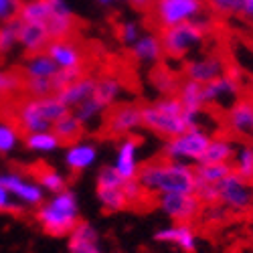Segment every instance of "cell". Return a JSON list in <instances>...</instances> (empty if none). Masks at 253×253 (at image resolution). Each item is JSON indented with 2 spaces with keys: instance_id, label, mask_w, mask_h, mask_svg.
<instances>
[{
  "instance_id": "cell-1",
  "label": "cell",
  "mask_w": 253,
  "mask_h": 253,
  "mask_svg": "<svg viewBox=\"0 0 253 253\" xmlns=\"http://www.w3.org/2000/svg\"><path fill=\"white\" fill-rule=\"evenodd\" d=\"M136 180L142 184V188L152 199L158 195L195 193L197 191L195 164L170 160V158H164L160 154L152 160L142 162Z\"/></svg>"
},
{
  "instance_id": "cell-2",
  "label": "cell",
  "mask_w": 253,
  "mask_h": 253,
  "mask_svg": "<svg viewBox=\"0 0 253 253\" xmlns=\"http://www.w3.org/2000/svg\"><path fill=\"white\" fill-rule=\"evenodd\" d=\"M33 215H35V223L41 227L45 235L63 239L81 221L79 199L71 188H65L61 193L47 195V199L35 209Z\"/></svg>"
},
{
  "instance_id": "cell-3",
  "label": "cell",
  "mask_w": 253,
  "mask_h": 253,
  "mask_svg": "<svg viewBox=\"0 0 253 253\" xmlns=\"http://www.w3.org/2000/svg\"><path fill=\"white\" fill-rule=\"evenodd\" d=\"M211 31H213L211 12L199 16L197 20H186V23L158 31L160 43L164 49V59H172V61L191 59L207 45Z\"/></svg>"
},
{
  "instance_id": "cell-4",
  "label": "cell",
  "mask_w": 253,
  "mask_h": 253,
  "mask_svg": "<svg viewBox=\"0 0 253 253\" xmlns=\"http://www.w3.org/2000/svg\"><path fill=\"white\" fill-rule=\"evenodd\" d=\"M186 128H191V122L176 93L160 95L158 99L142 105V130L158 136L160 140L174 138Z\"/></svg>"
},
{
  "instance_id": "cell-5",
  "label": "cell",
  "mask_w": 253,
  "mask_h": 253,
  "mask_svg": "<svg viewBox=\"0 0 253 253\" xmlns=\"http://www.w3.org/2000/svg\"><path fill=\"white\" fill-rule=\"evenodd\" d=\"M69 110L57 95H25L14 108V122L23 134L51 130L53 124Z\"/></svg>"
},
{
  "instance_id": "cell-6",
  "label": "cell",
  "mask_w": 253,
  "mask_h": 253,
  "mask_svg": "<svg viewBox=\"0 0 253 253\" xmlns=\"http://www.w3.org/2000/svg\"><path fill=\"white\" fill-rule=\"evenodd\" d=\"M211 138H213V134H211L203 124L191 126V128H186L178 136L162 140L160 156L178 160V162H186V164H199Z\"/></svg>"
},
{
  "instance_id": "cell-7",
  "label": "cell",
  "mask_w": 253,
  "mask_h": 253,
  "mask_svg": "<svg viewBox=\"0 0 253 253\" xmlns=\"http://www.w3.org/2000/svg\"><path fill=\"white\" fill-rule=\"evenodd\" d=\"M207 0H154L150 6V23L156 31L174 27L207 14Z\"/></svg>"
},
{
  "instance_id": "cell-8",
  "label": "cell",
  "mask_w": 253,
  "mask_h": 253,
  "mask_svg": "<svg viewBox=\"0 0 253 253\" xmlns=\"http://www.w3.org/2000/svg\"><path fill=\"white\" fill-rule=\"evenodd\" d=\"M215 188L217 203L231 211V215H253V182L231 170Z\"/></svg>"
},
{
  "instance_id": "cell-9",
  "label": "cell",
  "mask_w": 253,
  "mask_h": 253,
  "mask_svg": "<svg viewBox=\"0 0 253 253\" xmlns=\"http://www.w3.org/2000/svg\"><path fill=\"white\" fill-rule=\"evenodd\" d=\"M221 114L223 134L231 136L235 142L253 140V93H243Z\"/></svg>"
},
{
  "instance_id": "cell-10",
  "label": "cell",
  "mask_w": 253,
  "mask_h": 253,
  "mask_svg": "<svg viewBox=\"0 0 253 253\" xmlns=\"http://www.w3.org/2000/svg\"><path fill=\"white\" fill-rule=\"evenodd\" d=\"M245 93L243 75L237 65H229V69L217 79L205 83V103L207 108H219L221 112L229 108L235 99Z\"/></svg>"
},
{
  "instance_id": "cell-11",
  "label": "cell",
  "mask_w": 253,
  "mask_h": 253,
  "mask_svg": "<svg viewBox=\"0 0 253 253\" xmlns=\"http://www.w3.org/2000/svg\"><path fill=\"white\" fill-rule=\"evenodd\" d=\"M154 205L170 223H195L201 219L203 203L195 193H170L154 197Z\"/></svg>"
},
{
  "instance_id": "cell-12",
  "label": "cell",
  "mask_w": 253,
  "mask_h": 253,
  "mask_svg": "<svg viewBox=\"0 0 253 253\" xmlns=\"http://www.w3.org/2000/svg\"><path fill=\"white\" fill-rule=\"evenodd\" d=\"M103 130L110 138L134 136L142 130V105L134 101H120L103 116Z\"/></svg>"
},
{
  "instance_id": "cell-13",
  "label": "cell",
  "mask_w": 253,
  "mask_h": 253,
  "mask_svg": "<svg viewBox=\"0 0 253 253\" xmlns=\"http://www.w3.org/2000/svg\"><path fill=\"white\" fill-rule=\"evenodd\" d=\"M229 69L227 57L219 51H207L203 55H193L191 59L182 61L180 67V77L191 79L197 83H209L217 79L219 75H223Z\"/></svg>"
},
{
  "instance_id": "cell-14",
  "label": "cell",
  "mask_w": 253,
  "mask_h": 253,
  "mask_svg": "<svg viewBox=\"0 0 253 253\" xmlns=\"http://www.w3.org/2000/svg\"><path fill=\"white\" fill-rule=\"evenodd\" d=\"M0 180H2V184L6 186L10 197L23 209H37L47 199V193L43 191V186L37 182L35 176L23 174L18 170H10V172L0 174Z\"/></svg>"
},
{
  "instance_id": "cell-15",
  "label": "cell",
  "mask_w": 253,
  "mask_h": 253,
  "mask_svg": "<svg viewBox=\"0 0 253 253\" xmlns=\"http://www.w3.org/2000/svg\"><path fill=\"white\" fill-rule=\"evenodd\" d=\"M49 57L55 61L59 69H69V71H85L87 65V53L77 43L73 37L65 39H53L49 47L45 49Z\"/></svg>"
},
{
  "instance_id": "cell-16",
  "label": "cell",
  "mask_w": 253,
  "mask_h": 253,
  "mask_svg": "<svg viewBox=\"0 0 253 253\" xmlns=\"http://www.w3.org/2000/svg\"><path fill=\"white\" fill-rule=\"evenodd\" d=\"M154 241L170 245L180 253H195L199 249V233L195 223H170L154 233Z\"/></svg>"
},
{
  "instance_id": "cell-17",
  "label": "cell",
  "mask_w": 253,
  "mask_h": 253,
  "mask_svg": "<svg viewBox=\"0 0 253 253\" xmlns=\"http://www.w3.org/2000/svg\"><path fill=\"white\" fill-rule=\"evenodd\" d=\"M140 150H142V140L134 134V136H126L118 140L116 146V158H114V168L116 172L124 178V180H134L140 172Z\"/></svg>"
},
{
  "instance_id": "cell-18",
  "label": "cell",
  "mask_w": 253,
  "mask_h": 253,
  "mask_svg": "<svg viewBox=\"0 0 253 253\" xmlns=\"http://www.w3.org/2000/svg\"><path fill=\"white\" fill-rule=\"evenodd\" d=\"M176 97L180 99L184 114L191 122V126L201 124V116L207 110V103H205V85L191 79H184L180 77L178 81V87H176Z\"/></svg>"
},
{
  "instance_id": "cell-19",
  "label": "cell",
  "mask_w": 253,
  "mask_h": 253,
  "mask_svg": "<svg viewBox=\"0 0 253 253\" xmlns=\"http://www.w3.org/2000/svg\"><path fill=\"white\" fill-rule=\"evenodd\" d=\"M97 146L89 140H77L65 146V152H63V162H65V168L73 174L85 172L89 168L95 166L97 162Z\"/></svg>"
},
{
  "instance_id": "cell-20",
  "label": "cell",
  "mask_w": 253,
  "mask_h": 253,
  "mask_svg": "<svg viewBox=\"0 0 253 253\" xmlns=\"http://www.w3.org/2000/svg\"><path fill=\"white\" fill-rule=\"evenodd\" d=\"M65 239H67V253H105L99 231L89 221L81 219Z\"/></svg>"
},
{
  "instance_id": "cell-21",
  "label": "cell",
  "mask_w": 253,
  "mask_h": 253,
  "mask_svg": "<svg viewBox=\"0 0 253 253\" xmlns=\"http://www.w3.org/2000/svg\"><path fill=\"white\" fill-rule=\"evenodd\" d=\"M130 57L146 67H156L164 61V49L158 33H142L130 47Z\"/></svg>"
},
{
  "instance_id": "cell-22",
  "label": "cell",
  "mask_w": 253,
  "mask_h": 253,
  "mask_svg": "<svg viewBox=\"0 0 253 253\" xmlns=\"http://www.w3.org/2000/svg\"><path fill=\"white\" fill-rule=\"evenodd\" d=\"M51 39L73 37L77 31V16L67 0H51V16L47 20Z\"/></svg>"
},
{
  "instance_id": "cell-23",
  "label": "cell",
  "mask_w": 253,
  "mask_h": 253,
  "mask_svg": "<svg viewBox=\"0 0 253 253\" xmlns=\"http://www.w3.org/2000/svg\"><path fill=\"white\" fill-rule=\"evenodd\" d=\"M95 83H97V77L91 75V73H83L79 75L75 81H71L69 85H65L63 89H59L55 95L61 99V103L71 112L83 101H87L89 97H93L95 93Z\"/></svg>"
},
{
  "instance_id": "cell-24",
  "label": "cell",
  "mask_w": 253,
  "mask_h": 253,
  "mask_svg": "<svg viewBox=\"0 0 253 253\" xmlns=\"http://www.w3.org/2000/svg\"><path fill=\"white\" fill-rule=\"evenodd\" d=\"M51 41V33L43 23L18 20V49L25 51V55L45 51Z\"/></svg>"
},
{
  "instance_id": "cell-25",
  "label": "cell",
  "mask_w": 253,
  "mask_h": 253,
  "mask_svg": "<svg viewBox=\"0 0 253 253\" xmlns=\"http://www.w3.org/2000/svg\"><path fill=\"white\" fill-rule=\"evenodd\" d=\"M235 150H237V142L231 136L223 132L213 134L199 164H225V162L231 164V160L235 156Z\"/></svg>"
},
{
  "instance_id": "cell-26",
  "label": "cell",
  "mask_w": 253,
  "mask_h": 253,
  "mask_svg": "<svg viewBox=\"0 0 253 253\" xmlns=\"http://www.w3.org/2000/svg\"><path fill=\"white\" fill-rule=\"evenodd\" d=\"M57 71L59 67L55 65V61L49 57L47 51L27 55L23 65H20V75L25 79H51L57 75Z\"/></svg>"
},
{
  "instance_id": "cell-27",
  "label": "cell",
  "mask_w": 253,
  "mask_h": 253,
  "mask_svg": "<svg viewBox=\"0 0 253 253\" xmlns=\"http://www.w3.org/2000/svg\"><path fill=\"white\" fill-rule=\"evenodd\" d=\"M93 97L103 105L105 112L110 108H114L116 103L122 101L124 97V81L118 77V75H99L97 77V83H95V93Z\"/></svg>"
},
{
  "instance_id": "cell-28",
  "label": "cell",
  "mask_w": 253,
  "mask_h": 253,
  "mask_svg": "<svg viewBox=\"0 0 253 253\" xmlns=\"http://www.w3.org/2000/svg\"><path fill=\"white\" fill-rule=\"evenodd\" d=\"M23 146H25V150H29L31 154H39V156L55 154L57 150L63 148L61 140L55 136L53 130H41V132L25 134L23 136Z\"/></svg>"
},
{
  "instance_id": "cell-29",
  "label": "cell",
  "mask_w": 253,
  "mask_h": 253,
  "mask_svg": "<svg viewBox=\"0 0 253 253\" xmlns=\"http://www.w3.org/2000/svg\"><path fill=\"white\" fill-rule=\"evenodd\" d=\"M85 128L87 126L83 124L73 112H67V114H63L55 124H53V132L55 136L61 140L63 146H67L71 142H77L83 138V134H85Z\"/></svg>"
},
{
  "instance_id": "cell-30",
  "label": "cell",
  "mask_w": 253,
  "mask_h": 253,
  "mask_svg": "<svg viewBox=\"0 0 253 253\" xmlns=\"http://www.w3.org/2000/svg\"><path fill=\"white\" fill-rule=\"evenodd\" d=\"M95 197H97L99 207L110 215H116L126 209H130L128 197L124 193V184L122 186H95Z\"/></svg>"
},
{
  "instance_id": "cell-31",
  "label": "cell",
  "mask_w": 253,
  "mask_h": 253,
  "mask_svg": "<svg viewBox=\"0 0 253 253\" xmlns=\"http://www.w3.org/2000/svg\"><path fill=\"white\" fill-rule=\"evenodd\" d=\"M23 130L16 126V122L0 120V156L14 154L23 146Z\"/></svg>"
},
{
  "instance_id": "cell-32",
  "label": "cell",
  "mask_w": 253,
  "mask_h": 253,
  "mask_svg": "<svg viewBox=\"0 0 253 253\" xmlns=\"http://www.w3.org/2000/svg\"><path fill=\"white\" fill-rule=\"evenodd\" d=\"M49 16H51V0H25L16 18L27 20V23H43L47 27Z\"/></svg>"
},
{
  "instance_id": "cell-33",
  "label": "cell",
  "mask_w": 253,
  "mask_h": 253,
  "mask_svg": "<svg viewBox=\"0 0 253 253\" xmlns=\"http://www.w3.org/2000/svg\"><path fill=\"white\" fill-rule=\"evenodd\" d=\"M233 172L253 182V140L251 142H237L235 156L231 160Z\"/></svg>"
},
{
  "instance_id": "cell-34",
  "label": "cell",
  "mask_w": 253,
  "mask_h": 253,
  "mask_svg": "<svg viewBox=\"0 0 253 253\" xmlns=\"http://www.w3.org/2000/svg\"><path fill=\"white\" fill-rule=\"evenodd\" d=\"M35 178L41 186H43V191L47 195H55V193H61V191H65V188H69L67 176L63 172H59L57 168H41Z\"/></svg>"
},
{
  "instance_id": "cell-35",
  "label": "cell",
  "mask_w": 253,
  "mask_h": 253,
  "mask_svg": "<svg viewBox=\"0 0 253 253\" xmlns=\"http://www.w3.org/2000/svg\"><path fill=\"white\" fill-rule=\"evenodd\" d=\"M178 81H180V75H176L172 69H168V67H164V65H162V67L156 65V69L152 71V85H154V89H156L160 95L176 93Z\"/></svg>"
},
{
  "instance_id": "cell-36",
  "label": "cell",
  "mask_w": 253,
  "mask_h": 253,
  "mask_svg": "<svg viewBox=\"0 0 253 253\" xmlns=\"http://www.w3.org/2000/svg\"><path fill=\"white\" fill-rule=\"evenodd\" d=\"M195 170H197V184H217L233 170V166L227 162L225 164H195Z\"/></svg>"
},
{
  "instance_id": "cell-37",
  "label": "cell",
  "mask_w": 253,
  "mask_h": 253,
  "mask_svg": "<svg viewBox=\"0 0 253 253\" xmlns=\"http://www.w3.org/2000/svg\"><path fill=\"white\" fill-rule=\"evenodd\" d=\"M23 93V75L20 71L0 69V99H8Z\"/></svg>"
},
{
  "instance_id": "cell-38",
  "label": "cell",
  "mask_w": 253,
  "mask_h": 253,
  "mask_svg": "<svg viewBox=\"0 0 253 253\" xmlns=\"http://www.w3.org/2000/svg\"><path fill=\"white\" fill-rule=\"evenodd\" d=\"M247 0H207V8L211 14L227 18V16H243Z\"/></svg>"
},
{
  "instance_id": "cell-39",
  "label": "cell",
  "mask_w": 253,
  "mask_h": 253,
  "mask_svg": "<svg viewBox=\"0 0 253 253\" xmlns=\"http://www.w3.org/2000/svg\"><path fill=\"white\" fill-rule=\"evenodd\" d=\"M18 49V18L0 25V57L10 55Z\"/></svg>"
},
{
  "instance_id": "cell-40",
  "label": "cell",
  "mask_w": 253,
  "mask_h": 253,
  "mask_svg": "<svg viewBox=\"0 0 253 253\" xmlns=\"http://www.w3.org/2000/svg\"><path fill=\"white\" fill-rule=\"evenodd\" d=\"M83 124L85 126H91V124H95L97 120H101L103 116H105V108L103 105L95 99V97H89L87 101H83L79 108H75V110H71Z\"/></svg>"
},
{
  "instance_id": "cell-41",
  "label": "cell",
  "mask_w": 253,
  "mask_h": 253,
  "mask_svg": "<svg viewBox=\"0 0 253 253\" xmlns=\"http://www.w3.org/2000/svg\"><path fill=\"white\" fill-rule=\"evenodd\" d=\"M23 93L25 95H55L53 77L51 79H25L23 77Z\"/></svg>"
},
{
  "instance_id": "cell-42",
  "label": "cell",
  "mask_w": 253,
  "mask_h": 253,
  "mask_svg": "<svg viewBox=\"0 0 253 253\" xmlns=\"http://www.w3.org/2000/svg\"><path fill=\"white\" fill-rule=\"evenodd\" d=\"M140 35H142V27L138 23H134V20H126V23H122L118 27V39H120V43L126 45V47L136 43Z\"/></svg>"
},
{
  "instance_id": "cell-43",
  "label": "cell",
  "mask_w": 253,
  "mask_h": 253,
  "mask_svg": "<svg viewBox=\"0 0 253 253\" xmlns=\"http://www.w3.org/2000/svg\"><path fill=\"white\" fill-rule=\"evenodd\" d=\"M126 180L116 172V168L112 164H105L97 170L95 176V186H122Z\"/></svg>"
},
{
  "instance_id": "cell-44",
  "label": "cell",
  "mask_w": 253,
  "mask_h": 253,
  "mask_svg": "<svg viewBox=\"0 0 253 253\" xmlns=\"http://www.w3.org/2000/svg\"><path fill=\"white\" fill-rule=\"evenodd\" d=\"M25 0H0V25L14 20Z\"/></svg>"
},
{
  "instance_id": "cell-45",
  "label": "cell",
  "mask_w": 253,
  "mask_h": 253,
  "mask_svg": "<svg viewBox=\"0 0 253 253\" xmlns=\"http://www.w3.org/2000/svg\"><path fill=\"white\" fill-rule=\"evenodd\" d=\"M20 211H23V207H20L10 197V193L6 191V186L2 184V180H0V215H4V213H20Z\"/></svg>"
},
{
  "instance_id": "cell-46",
  "label": "cell",
  "mask_w": 253,
  "mask_h": 253,
  "mask_svg": "<svg viewBox=\"0 0 253 253\" xmlns=\"http://www.w3.org/2000/svg\"><path fill=\"white\" fill-rule=\"evenodd\" d=\"M128 2H130L136 10H146V12H148L150 6L154 4V0H128Z\"/></svg>"
},
{
  "instance_id": "cell-47",
  "label": "cell",
  "mask_w": 253,
  "mask_h": 253,
  "mask_svg": "<svg viewBox=\"0 0 253 253\" xmlns=\"http://www.w3.org/2000/svg\"><path fill=\"white\" fill-rule=\"evenodd\" d=\"M243 16L253 20V0H247V2H245V8H243Z\"/></svg>"
},
{
  "instance_id": "cell-48",
  "label": "cell",
  "mask_w": 253,
  "mask_h": 253,
  "mask_svg": "<svg viewBox=\"0 0 253 253\" xmlns=\"http://www.w3.org/2000/svg\"><path fill=\"white\" fill-rule=\"evenodd\" d=\"M97 2H99L101 6H112L114 2H118V0H97Z\"/></svg>"
},
{
  "instance_id": "cell-49",
  "label": "cell",
  "mask_w": 253,
  "mask_h": 253,
  "mask_svg": "<svg viewBox=\"0 0 253 253\" xmlns=\"http://www.w3.org/2000/svg\"><path fill=\"white\" fill-rule=\"evenodd\" d=\"M251 231H253V223H251Z\"/></svg>"
}]
</instances>
